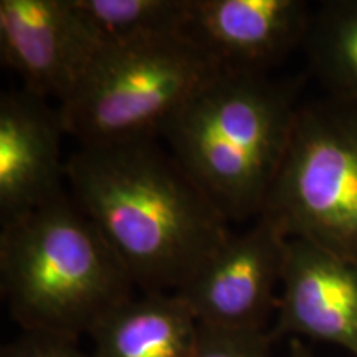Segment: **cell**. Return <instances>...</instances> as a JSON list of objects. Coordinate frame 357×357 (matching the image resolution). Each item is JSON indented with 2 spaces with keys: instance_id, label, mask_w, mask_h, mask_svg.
<instances>
[{
  "instance_id": "cell-6",
  "label": "cell",
  "mask_w": 357,
  "mask_h": 357,
  "mask_svg": "<svg viewBox=\"0 0 357 357\" xmlns=\"http://www.w3.org/2000/svg\"><path fill=\"white\" fill-rule=\"evenodd\" d=\"M287 236L266 217H257L195 271L177 294L200 326L234 331H266L278 307Z\"/></svg>"
},
{
  "instance_id": "cell-1",
  "label": "cell",
  "mask_w": 357,
  "mask_h": 357,
  "mask_svg": "<svg viewBox=\"0 0 357 357\" xmlns=\"http://www.w3.org/2000/svg\"><path fill=\"white\" fill-rule=\"evenodd\" d=\"M79 147L66 160L71 199L142 293H177L230 236L229 220L154 141Z\"/></svg>"
},
{
  "instance_id": "cell-15",
  "label": "cell",
  "mask_w": 357,
  "mask_h": 357,
  "mask_svg": "<svg viewBox=\"0 0 357 357\" xmlns=\"http://www.w3.org/2000/svg\"><path fill=\"white\" fill-rule=\"evenodd\" d=\"M0 357H93L84 354L78 347V341L50 334L22 333L2 347Z\"/></svg>"
},
{
  "instance_id": "cell-3",
  "label": "cell",
  "mask_w": 357,
  "mask_h": 357,
  "mask_svg": "<svg viewBox=\"0 0 357 357\" xmlns=\"http://www.w3.org/2000/svg\"><path fill=\"white\" fill-rule=\"evenodd\" d=\"M134 283L68 194L2 223L0 289L24 333L78 341L132 294Z\"/></svg>"
},
{
  "instance_id": "cell-2",
  "label": "cell",
  "mask_w": 357,
  "mask_h": 357,
  "mask_svg": "<svg viewBox=\"0 0 357 357\" xmlns=\"http://www.w3.org/2000/svg\"><path fill=\"white\" fill-rule=\"evenodd\" d=\"M293 83L225 71L160 131L174 159L230 222L257 218L278 176L300 106Z\"/></svg>"
},
{
  "instance_id": "cell-12",
  "label": "cell",
  "mask_w": 357,
  "mask_h": 357,
  "mask_svg": "<svg viewBox=\"0 0 357 357\" xmlns=\"http://www.w3.org/2000/svg\"><path fill=\"white\" fill-rule=\"evenodd\" d=\"M100 50L184 33L190 0H71Z\"/></svg>"
},
{
  "instance_id": "cell-4",
  "label": "cell",
  "mask_w": 357,
  "mask_h": 357,
  "mask_svg": "<svg viewBox=\"0 0 357 357\" xmlns=\"http://www.w3.org/2000/svg\"><path fill=\"white\" fill-rule=\"evenodd\" d=\"M225 71L184 33L109 47L58 111L79 147L149 139Z\"/></svg>"
},
{
  "instance_id": "cell-13",
  "label": "cell",
  "mask_w": 357,
  "mask_h": 357,
  "mask_svg": "<svg viewBox=\"0 0 357 357\" xmlns=\"http://www.w3.org/2000/svg\"><path fill=\"white\" fill-rule=\"evenodd\" d=\"M305 45L329 96L357 105V0L323 3L311 17Z\"/></svg>"
},
{
  "instance_id": "cell-9",
  "label": "cell",
  "mask_w": 357,
  "mask_h": 357,
  "mask_svg": "<svg viewBox=\"0 0 357 357\" xmlns=\"http://www.w3.org/2000/svg\"><path fill=\"white\" fill-rule=\"evenodd\" d=\"M60 111L47 100L10 89L0 96V222L66 195Z\"/></svg>"
},
{
  "instance_id": "cell-7",
  "label": "cell",
  "mask_w": 357,
  "mask_h": 357,
  "mask_svg": "<svg viewBox=\"0 0 357 357\" xmlns=\"http://www.w3.org/2000/svg\"><path fill=\"white\" fill-rule=\"evenodd\" d=\"M100 52L71 0H0V60L25 91L60 106Z\"/></svg>"
},
{
  "instance_id": "cell-10",
  "label": "cell",
  "mask_w": 357,
  "mask_h": 357,
  "mask_svg": "<svg viewBox=\"0 0 357 357\" xmlns=\"http://www.w3.org/2000/svg\"><path fill=\"white\" fill-rule=\"evenodd\" d=\"M310 22L301 0H190L184 35L227 71L265 73L305 43Z\"/></svg>"
},
{
  "instance_id": "cell-8",
  "label": "cell",
  "mask_w": 357,
  "mask_h": 357,
  "mask_svg": "<svg viewBox=\"0 0 357 357\" xmlns=\"http://www.w3.org/2000/svg\"><path fill=\"white\" fill-rule=\"evenodd\" d=\"M275 339H312L357 357V261L306 240L284 248Z\"/></svg>"
},
{
  "instance_id": "cell-16",
  "label": "cell",
  "mask_w": 357,
  "mask_h": 357,
  "mask_svg": "<svg viewBox=\"0 0 357 357\" xmlns=\"http://www.w3.org/2000/svg\"><path fill=\"white\" fill-rule=\"evenodd\" d=\"M288 357H316L301 339H289Z\"/></svg>"
},
{
  "instance_id": "cell-14",
  "label": "cell",
  "mask_w": 357,
  "mask_h": 357,
  "mask_svg": "<svg viewBox=\"0 0 357 357\" xmlns=\"http://www.w3.org/2000/svg\"><path fill=\"white\" fill-rule=\"evenodd\" d=\"M271 344L270 331H234L200 326L192 357H273Z\"/></svg>"
},
{
  "instance_id": "cell-11",
  "label": "cell",
  "mask_w": 357,
  "mask_h": 357,
  "mask_svg": "<svg viewBox=\"0 0 357 357\" xmlns=\"http://www.w3.org/2000/svg\"><path fill=\"white\" fill-rule=\"evenodd\" d=\"M199 323L177 293H142L116 306L89 337L93 357H192Z\"/></svg>"
},
{
  "instance_id": "cell-5",
  "label": "cell",
  "mask_w": 357,
  "mask_h": 357,
  "mask_svg": "<svg viewBox=\"0 0 357 357\" xmlns=\"http://www.w3.org/2000/svg\"><path fill=\"white\" fill-rule=\"evenodd\" d=\"M263 217L287 238L357 261V105H301Z\"/></svg>"
}]
</instances>
